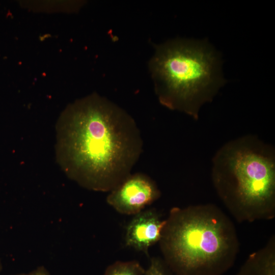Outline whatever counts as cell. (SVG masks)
I'll use <instances>...</instances> for the list:
<instances>
[{
  "label": "cell",
  "mask_w": 275,
  "mask_h": 275,
  "mask_svg": "<svg viewBox=\"0 0 275 275\" xmlns=\"http://www.w3.org/2000/svg\"><path fill=\"white\" fill-rule=\"evenodd\" d=\"M56 160L71 180L111 191L131 174L143 141L133 118L94 93L69 104L56 126Z\"/></svg>",
  "instance_id": "1"
},
{
  "label": "cell",
  "mask_w": 275,
  "mask_h": 275,
  "mask_svg": "<svg viewBox=\"0 0 275 275\" xmlns=\"http://www.w3.org/2000/svg\"><path fill=\"white\" fill-rule=\"evenodd\" d=\"M159 241L163 260L176 275H223L239 250L235 227L213 204L173 207Z\"/></svg>",
  "instance_id": "2"
},
{
  "label": "cell",
  "mask_w": 275,
  "mask_h": 275,
  "mask_svg": "<svg viewBox=\"0 0 275 275\" xmlns=\"http://www.w3.org/2000/svg\"><path fill=\"white\" fill-rule=\"evenodd\" d=\"M215 191L240 223L275 216V150L253 135L230 141L212 159Z\"/></svg>",
  "instance_id": "3"
},
{
  "label": "cell",
  "mask_w": 275,
  "mask_h": 275,
  "mask_svg": "<svg viewBox=\"0 0 275 275\" xmlns=\"http://www.w3.org/2000/svg\"><path fill=\"white\" fill-rule=\"evenodd\" d=\"M221 55L207 39L177 38L155 46L149 68L161 105L198 120L227 80Z\"/></svg>",
  "instance_id": "4"
},
{
  "label": "cell",
  "mask_w": 275,
  "mask_h": 275,
  "mask_svg": "<svg viewBox=\"0 0 275 275\" xmlns=\"http://www.w3.org/2000/svg\"><path fill=\"white\" fill-rule=\"evenodd\" d=\"M107 203L117 212L135 215L157 200L161 193L155 182L146 174H130L109 191Z\"/></svg>",
  "instance_id": "5"
},
{
  "label": "cell",
  "mask_w": 275,
  "mask_h": 275,
  "mask_svg": "<svg viewBox=\"0 0 275 275\" xmlns=\"http://www.w3.org/2000/svg\"><path fill=\"white\" fill-rule=\"evenodd\" d=\"M126 227V246L148 256L149 249L159 242L166 220L154 209L142 211L134 215Z\"/></svg>",
  "instance_id": "6"
},
{
  "label": "cell",
  "mask_w": 275,
  "mask_h": 275,
  "mask_svg": "<svg viewBox=\"0 0 275 275\" xmlns=\"http://www.w3.org/2000/svg\"><path fill=\"white\" fill-rule=\"evenodd\" d=\"M236 275H275V237L251 254Z\"/></svg>",
  "instance_id": "7"
},
{
  "label": "cell",
  "mask_w": 275,
  "mask_h": 275,
  "mask_svg": "<svg viewBox=\"0 0 275 275\" xmlns=\"http://www.w3.org/2000/svg\"><path fill=\"white\" fill-rule=\"evenodd\" d=\"M145 272V269L137 261H118L109 265L103 275H144Z\"/></svg>",
  "instance_id": "8"
},
{
  "label": "cell",
  "mask_w": 275,
  "mask_h": 275,
  "mask_svg": "<svg viewBox=\"0 0 275 275\" xmlns=\"http://www.w3.org/2000/svg\"><path fill=\"white\" fill-rule=\"evenodd\" d=\"M144 275H176L167 265L163 260L156 257L151 259L149 267L145 270Z\"/></svg>",
  "instance_id": "9"
},
{
  "label": "cell",
  "mask_w": 275,
  "mask_h": 275,
  "mask_svg": "<svg viewBox=\"0 0 275 275\" xmlns=\"http://www.w3.org/2000/svg\"><path fill=\"white\" fill-rule=\"evenodd\" d=\"M13 275H51L48 270L43 265L40 266L28 273H21Z\"/></svg>",
  "instance_id": "10"
},
{
  "label": "cell",
  "mask_w": 275,
  "mask_h": 275,
  "mask_svg": "<svg viewBox=\"0 0 275 275\" xmlns=\"http://www.w3.org/2000/svg\"><path fill=\"white\" fill-rule=\"evenodd\" d=\"M2 268H3L2 263L0 259V272L2 271Z\"/></svg>",
  "instance_id": "11"
}]
</instances>
